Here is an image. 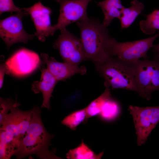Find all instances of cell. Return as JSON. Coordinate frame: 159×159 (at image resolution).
I'll return each instance as SVG.
<instances>
[{
	"label": "cell",
	"mask_w": 159,
	"mask_h": 159,
	"mask_svg": "<svg viewBox=\"0 0 159 159\" xmlns=\"http://www.w3.org/2000/svg\"><path fill=\"white\" fill-rule=\"evenodd\" d=\"M158 37L159 31L152 37L132 42H119L111 37L107 44V52L111 57H117L130 63L141 58L147 59L148 52L152 47L154 41Z\"/></svg>",
	"instance_id": "5"
},
{
	"label": "cell",
	"mask_w": 159,
	"mask_h": 159,
	"mask_svg": "<svg viewBox=\"0 0 159 159\" xmlns=\"http://www.w3.org/2000/svg\"><path fill=\"white\" fill-rule=\"evenodd\" d=\"M128 110L133 117L137 145H142L159 122V106L140 107L130 105Z\"/></svg>",
	"instance_id": "6"
},
{
	"label": "cell",
	"mask_w": 159,
	"mask_h": 159,
	"mask_svg": "<svg viewBox=\"0 0 159 159\" xmlns=\"http://www.w3.org/2000/svg\"><path fill=\"white\" fill-rule=\"evenodd\" d=\"M139 95L149 100L152 93L159 90V55L152 60L140 59L132 63Z\"/></svg>",
	"instance_id": "4"
},
{
	"label": "cell",
	"mask_w": 159,
	"mask_h": 159,
	"mask_svg": "<svg viewBox=\"0 0 159 159\" xmlns=\"http://www.w3.org/2000/svg\"><path fill=\"white\" fill-rule=\"evenodd\" d=\"M32 109L31 122L25 135L20 141L14 155L18 159L32 154L41 159H60L55 155L54 150L50 151L49 149L54 136L46 129L41 119L40 109L37 106Z\"/></svg>",
	"instance_id": "1"
},
{
	"label": "cell",
	"mask_w": 159,
	"mask_h": 159,
	"mask_svg": "<svg viewBox=\"0 0 159 159\" xmlns=\"http://www.w3.org/2000/svg\"><path fill=\"white\" fill-rule=\"evenodd\" d=\"M130 4L129 7H124L119 18L122 29L130 26L143 11L145 7L143 3L137 0H132Z\"/></svg>",
	"instance_id": "17"
},
{
	"label": "cell",
	"mask_w": 159,
	"mask_h": 159,
	"mask_svg": "<svg viewBox=\"0 0 159 159\" xmlns=\"http://www.w3.org/2000/svg\"><path fill=\"white\" fill-rule=\"evenodd\" d=\"M97 4L102 8L104 15L102 24L107 27L114 19H119L124 7L121 0H104L97 2Z\"/></svg>",
	"instance_id": "15"
},
{
	"label": "cell",
	"mask_w": 159,
	"mask_h": 159,
	"mask_svg": "<svg viewBox=\"0 0 159 159\" xmlns=\"http://www.w3.org/2000/svg\"><path fill=\"white\" fill-rule=\"evenodd\" d=\"M40 80L34 82L32 90L36 94H42L43 100L41 107L49 109L50 100L57 81L47 69L43 68Z\"/></svg>",
	"instance_id": "14"
},
{
	"label": "cell",
	"mask_w": 159,
	"mask_h": 159,
	"mask_svg": "<svg viewBox=\"0 0 159 159\" xmlns=\"http://www.w3.org/2000/svg\"><path fill=\"white\" fill-rule=\"evenodd\" d=\"M146 16L145 20L140 22L141 30L148 35L154 34L157 30L159 31V10H154Z\"/></svg>",
	"instance_id": "20"
},
{
	"label": "cell",
	"mask_w": 159,
	"mask_h": 159,
	"mask_svg": "<svg viewBox=\"0 0 159 159\" xmlns=\"http://www.w3.org/2000/svg\"><path fill=\"white\" fill-rule=\"evenodd\" d=\"M18 107H14L11 109L5 118L0 130L11 132L19 145L30 124L33 112L32 109L29 111L21 110Z\"/></svg>",
	"instance_id": "11"
},
{
	"label": "cell",
	"mask_w": 159,
	"mask_h": 159,
	"mask_svg": "<svg viewBox=\"0 0 159 159\" xmlns=\"http://www.w3.org/2000/svg\"><path fill=\"white\" fill-rule=\"evenodd\" d=\"M152 48L153 49V50L159 55V44L156 45L153 44Z\"/></svg>",
	"instance_id": "26"
},
{
	"label": "cell",
	"mask_w": 159,
	"mask_h": 159,
	"mask_svg": "<svg viewBox=\"0 0 159 159\" xmlns=\"http://www.w3.org/2000/svg\"><path fill=\"white\" fill-rule=\"evenodd\" d=\"M111 94L109 88H107L104 92L97 98L92 101L86 108L87 119L99 115L105 102L111 98Z\"/></svg>",
	"instance_id": "19"
},
{
	"label": "cell",
	"mask_w": 159,
	"mask_h": 159,
	"mask_svg": "<svg viewBox=\"0 0 159 159\" xmlns=\"http://www.w3.org/2000/svg\"><path fill=\"white\" fill-rule=\"evenodd\" d=\"M60 5L57 23L53 25L55 31L66 28L73 22L85 20L88 17L87 9L92 0H55Z\"/></svg>",
	"instance_id": "10"
},
{
	"label": "cell",
	"mask_w": 159,
	"mask_h": 159,
	"mask_svg": "<svg viewBox=\"0 0 159 159\" xmlns=\"http://www.w3.org/2000/svg\"><path fill=\"white\" fill-rule=\"evenodd\" d=\"M19 143L10 132L0 130V159H10L18 149Z\"/></svg>",
	"instance_id": "16"
},
{
	"label": "cell",
	"mask_w": 159,
	"mask_h": 159,
	"mask_svg": "<svg viewBox=\"0 0 159 159\" xmlns=\"http://www.w3.org/2000/svg\"><path fill=\"white\" fill-rule=\"evenodd\" d=\"M23 9L30 16L36 29L34 34L40 41L44 42L46 37L54 35L55 31L51 24L50 15L52 11L50 8L39 1Z\"/></svg>",
	"instance_id": "12"
},
{
	"label": "cell",
	"mask_w": 159,
	"mask_h": 159,
	"mask_svg": "<svg viewBox=\"0 0 159 159\" xmlns=\"http://www.w3.org/2000/svg\"><path fill=\"white\" fill-rule=\"evenodd\" d=\"M103 154L102 151L96 154L82 141L76 148L70 150L66 156L69 159H100Z\"/></svg>",
	"instance_id": "18"
},
{
	"label": "cell",
	"mask_w": 159,
	"mask_h": 159,
	"mask_svg": "<svg viewBox=\"0 0 159 159\" xmlns=\"http://www.w3.org/2000/svg\"><path fill=\"white\" fill-rule=\"evenodd\" d=\"M26 15H28L24 9L20 13L0 21V36L8 48L18 42L26 43L35 36L34 34H28L24 29L22 18Z\"/></svg>",
	"instance_id": "9"
},
{
	"label": "cell",
	"mask_w": 159,
	"mask_h": 159,
	"mask_svg": "<svg viewBox=\"0 0 159 159\" xmlns=\"http://www.w3.org/2000/svg\"><path fill=\"white\" fill-rule=\"evenodd\" d=\"M6 69L4 64H1L0 67V88H1L2 87L4 76L5 74H6Z\"/></svg>",
	"instance_id": "25"
},
{
	"label": "cell",
	"mask_w": 159,
	"mask_h": 159,
	"mask_svg": "<svg viewBox=\"0 0 159 159\" xmlns=\"http://www.w3.org/2000/svg\"><path fill=\"white\" fill-rule=\"evenodd\" d=\"M87 117L85 108L70 113L63 119L61 123L70 129L74 130L82 122L87 120Z\"/></svg>",
	"instance_id": "21"
},
{
	"label": "cell",
	"mask_w": 159,
	"mask_h": 159,
	"mask_svg": "<svg viewBox=\"0 0 159 159\" xmlns=\"http://www.w3.org/2000/svg\"><path fill=\"white\" fill-rule=\"evenodd\" d=\"M80 29V40L86 59L95 64L103 62L110 57L107 50L111 38L107 26L94 18L77 22Z\"/></svg>",
	"instance_id": "2"
},
{
	"label": "cell",
	"mask_w": 159,
	"mask_h": 159,
	"mask_svg": "<svg viewBox=\"0 0 159 159\" xmlns=\"http://www.w3.org/2000/svg\"><path fill=\"white\" fill-rule=\"evenodd\" d=\"M24 10L16 6L14 4L13 0H0V13L1 14L3 12H15L20 13Z\"/></svg>",
	"instance_id": "24"
},
{
	"label": "cell",
	"mask_w": 159,
	"mask_h": 159,
	"mask_svg": "<svg viewBox=\"0 0 159 159\" xmlns=\"http://www.w3.org/2000/svg\"><path fill=\"white\" fill-rule=\"evenodd\" d=\"M0 125L1 126L3 124L4 120L13 107L20 105L19 103L10 98L3 99L0 98Z\"/></svg>",
	"instance_id": "23"
},
{
	"label": "cell",
	"mask_w": 159,
	"mask_h": 159,
	"mask_svg": "<svg viewBox=\"0 0 159 159\" xmlns=\"http://www.w3.org/2000/svg\"><path fill=\"white\" fill-rule=\"evenodd\" d=\"M95 64L96 70L104 79V85L106 88L122 89L137 92L132 63L117 57H111Z\"/></svg>",
	"instance_id": "3"
},
{
	"label": "cell",
	"mask_w": 159,
	"mask_h": 159,
	"mask_svg": "<svg viewBox=\"0 0 159 159\" xmlns=\"http://www.w3.org/2000/svg\"><path fill=\"white\" fill-rule=\"evenodd\" d=\"M41 57L47 65V69L57 81L64 80L76 74L83 75L86 72L84 66L79 67L67 62H59L45 53L42 54Z\"/></svg>",
	"instance_id": "13"
},
{
	"label": "cell",
	"mask_w": 159,
	"mask_h": 159,
	"mask_svg": "<svg viewBox=\"0 0 159 159\" xmlns=\"http://www.w3.org/2000/svg\"><path fill=\"white\" fill-rule=\"evenodd\" d=\"M40 60L36 52L25 48L16 52L4 64L6 74L16 77L27 75L40 65Z\"/></svg>",
	"instance_id": "8"
},
{
	"label": "cell",
	"mask_w": 159,
	"mask_h": 159,
	"mask_svg": "<svg viewBox=\"0 0 159 159\" xmlns=\"http://www.w3.org/2000/svg\"><path fill=\"white\" fill-rule=\"evenodd\" d=\"M53 47L58 50L64 62L77 65L86 60L82 46L79 39L66 28L61 30Z\"/></svg>",
	"instance_id": "7"
},
{
	"label": "cell",
	"mask_w": 159,
	"mask_h": 159,
	"mask_svg": "<svg viewBox=\"0 0 159 159\" xmlns=\"http://www.w3.org/2000/svg\"><path fill=\"white\" fill-rule=\"evenodd\" d=\"M120 109L118 102L110 98L105 103L99 115L104 120H112L118 115Z\"/></svg>",
	"instance_id": "22"
}]
</instances>
